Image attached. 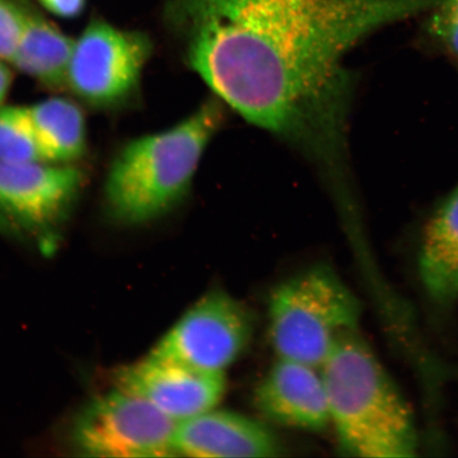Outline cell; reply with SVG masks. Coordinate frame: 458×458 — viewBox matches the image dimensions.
I'll return each instance as SVG.
<instances>
[{
	"mask_svg": "<svg viewBox=\"0 0 458 458\" xmlns=\"http://www.w3.org/2000/svg\"><path fill=\"white\" fill-rule=\"evenodd\" d=\"M176 425L147 400L116 386L80 411L72 425V442L86 456H175Z\"/></svg>",
	"mask_w": 458,
	"mask_h": 458,
	"instance_id": "7",
	"label": "cell"
},
{
	"mask_svg": "<svg viewBox=\"0 0 458 458\" xmlns=\"http://www.w3.org/2000/svg\"><path fill=\"white\" fill-rule=\"evenodd\" d=\"M84 185L74 164L0 162V231L53 244Z\"/></svg>",
	"mask_w": 458,
	"mask_h": 458,
	"instance_id": "6",
	"label": "cell"
},
{
	"mask_svg": "<svg viewBox=\"0 0 458 458\" xmlns=\"http://www.w3.org/2000/svg\"><path fill=\"white\" fill-rule=\"evenodd\" d=\"M223 119L222 103L216 97L174 127L120 148L103 187L111 219L123 225H145L181 204Z\"/></svg>",
	"mask_w": 458,
	"mask_h": 458,
	"instance_id": "3",
	"label": "cell"
},
{
	"mask_svg": "<svg viewBox=\"0 0 458 458\" xmlns=\"http://www.w3.org/2000/svg\"><path fill=\"white\" fill-rule=\"evenodd\" d=\"M152 50L147 34L93 19L73 43L66 88L96 110L128 106L140 94L142 72Z\"/></svg>",
	"mask_w": 458,
	"mask_h": 458,
	"instance_id": "5",
	"label": "cell"
},
{
	"mask_svg": "<svg viewBox=\"0 0 458 458\" xmlns=\"http://www.w3.org/2000/svg\"><path fill=\"white\" fill-rule=\"evenodd\" d=\"M19 26L20 38L13 64L49 89L66 88L73 43L45 17L32 0H0Z\"/></svg>",
	"mask_w": 458,
	"mask_h": 458,
	"instance_id": "12",
	"label": "cell"
},
{
	"mask_svg": "<svg viewBox=\"0 0 458 458\" xmlns=\"http://www.w3.org/2000/svg\"><path fill=\"white\" fill-rule=\"evenodd\" d=\"M174 449L191 457H274L282 448L271 429L249 417L215 409L177 422Z\"/></svg>",
	"mask_w": 458,
	"mask_h": 458,
	"instance_id": "11",
	"label": "cell"
},
{
	"mask_svg": "<svg viewBox=\"0 0 458 458\" xmlns=\"http://www.w3.org/2000/svg\"><path fill=\"white\" fill-rule=\"evenodd\" d=\"M0 162H44L26 106L0 107Z\"/></svg>",
	"mask_w": 458,
	"mask_h": 458,
	"instance_id": "15",
	"label": "cell"
},
{
	"mask_svg": "<svg viewBox=\"0 0 458 458\" xmlns=\"http://www.w3.org/2000/svg\"><path fill=\"white\" fill-rule=\"evenodd\" d=\"M418 270L433 301L449 303L458 300V182L428 222Z\"/></svg>",
	"mask_w": 458,
	"mask_h": 458,
	"instance_id": "13",
	"label": "cell"
},
{
	"mask_svg": "<svg viewBox=\"0 0 458 458\" xmlns=\"http://www.w3.org/2000/svg\"><path fill=\"white\" fill-rule=\"evenodd\" d=\"M19 38V26L14 16L0 4V60L13 63Z\"/></svg>",
	"mask_w": 458,
	"mask_h": 458,
	"instance_id": "17",
	"label": "cell"
},
{
	"mask_svg": "<svg viewBox=\"0 0 458 458\" xmlns=\"http://www.w3.org/2000/svg\"><path fill=\"white\" fill-rule=\"evenodd\" d=\"M254 399L261 415L279 426L319 432L330 425L322 375L299 360L279 358L258 386Z\"/></svg>",
	"mask_w": 458,
	"mask_h": 458,
	"instance_id": "10",
	"label": "cell"
},
{
	"mask_svg": "<svg viewBox=\"0 0 458 458\" xmlns=\"http://www.w3.org/2000/svg\"><path fill=\"white\" fill-rule=\"evenodd\" d=\"M440 0H167L189 68L221 102L288 143L331 188L352 180L349 128L360 43Z\"/></svg>",
	"mask_w": 458,
	"mask_h": 458,
	"instance_id": "1",
	"label": "cell"
},
{
	"mask_svg": "<svg viewBox=\"0 0 458 458\" xmlns=\"http://www.w3.org/2000/svg\"><path fill=\"white\" fill-rule=\"evenodd\" d=\"M26 107L44 162L67 165L83 157L88 134L77 103L54 97Z\"/></svg>",
	"mask_w": 458,
	"mask_h": 458,
	"instance_id": "14",
	"label": "cell"
},
{
	"mask_svg": "<svg viewBox=\"0 0 458 458\" xmlns=\"http://www.w3.org/2000/svg\"><path fill=\"white\" fill-rule=\"evenodd\" d=\"M358 297L331 267L315 266L284 280L268 302V331L279 358L319 369L341 335L356 330Z\"/></svg>",
	"mask_w": 458,
	"mask_h": 458,
	"instance_id": "4",
	"label": "cell"
},
{
	"mask_svg": "<svg viewBox=\"0 0 458 458\" xmlns=\"http://www.w3.org/2000/svg\"><path fill=\"white\" fill-rule=\"evenodd\" d=\"M428 14V32L458 59V0H440Z\"/></svg>",
	"mask_w": 458,
	"mask_h": 458,
	"instance_id": "16",
	"label": "cell"
},
{
	"mask_svg": "<svg viewBox=\"0 0 458 458\" xmlns=\"http://www.w3.org/2000/svg\"><path fill=\"white\" fill-rule=\"evenodd\" d=\"M42 7L61 19H76L82 14L86 0H38Z\"/></svg>",
	"mask_w": 458,
	"mask_h": 458,
	"instance_id": "18",
	"label": "cell"
},
{
	"mask_svg": "<svg viewBox=\"0 0 458 458\" xmlns=\"http://www.w3.org/2000/svg\"><path fill=\"white\" fill-rule=\"evenodd\" d=\"M253 332L248 308L225 292L211 291L172 326L150 354L225 372L249 346Z\"/></svg>",
	"mask_w": 458,
	"mask_h": 458,
	"instance_id": "8",
	"label": "cell"
},
{
	"mask_svg": "<svg viewBox=\"0 0 458 458\" xmlns=\"http://www.w3.org/2000/svg\"><path fill=\"white\" fill-rule=\"evenodd\" d=\"M11 85H13V72L4 63L0 62V107L7 98Z\"/></svg>",
	"mask_w": 458,
	"mask_h": 458,
	"instance_id": "19",
	"label": "cell"
},
{
	"mask_svg": "<svg viewBox=\"0 0 458 458\" xmlns=\"http://www.w3.org/2000/svg\"><path fill=\"white\" fill-rule=\"evenodd\" d=\"M114 382L176 422L215 409L226 387L225 372L193 368L150 353L119 369Z\"/></svg>",
	"mask_w": 458,
	"mask_h": 458,
	"instance_id": "9",
	"label": "cell"
},
{
	"mask_svg": "<svg viewBox=\"0 0 458 458\" xmlns=\"http://www.w3.org/2000/svg\"><path fill=\"white\" fill-rule=\"evenodd\" d=\"M319 371L342 451L358 457L416 455L413 411L357 329L337 339Z\"/></svg>",
	"mask_w": 458,
	"mask_h": 458,
	"instance_id": "2",
	"label": "cell"
}]
</instances>
